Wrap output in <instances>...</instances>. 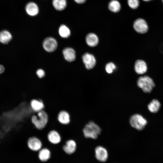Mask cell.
<instances>
[{"instance_id": "28", "label": "cell", "mask_w": 163, "mask_h": 163, "mask_svg": "<svg viewBox=\"0 0 163 163\" xmlns=\"http://www.w3.org/2000/svg\"><path fill=\"white\" fill-rule=\"evenodd\" d=\"M5 70L4 67L2 65H0V74L4 72Z\"/></svg>"}, {"instance_id": "2", "label": "cell", "mask_w": 163, "mask_h": 163, "mask_svg": "<svg viewBox=\"0 0 163 163\" xmlns=\"http://www.w3.org/2000/svg\"><path fill=\"white\" fill-rule=\"evenodd\" d=\"M49 120L47 113L44 110L32 115L31 118V122L38 130L44 128L47 125Z\"/></svg>"}, {"instance_id": "16", "label": "cell", "mask_w": 163, "mask_h": 163, "mask_svg": "<svg viewBox=\"0 0 163 163\" xmlns=\"http://www.w3.org/2000/svg\"><path fill=\"white\" fill-rule=\"evenodd\" d=\"M65 59L67 61L72 62L75 60L76 55L75 50L70 47L66 48L62 51Z\"/></svg>"}, {"instance_id": "6", "label": "cell", "mask_w": 163, "mask_h": 163, "mask_svg": "<svg viewBox=\"0 0 163 163\" xmlns=\"http://www.w3.org/2000/svg\"><path fill=\"white\" fill-rule=\"evenodd\" d=\"M27 145L30 150L34 152L40 150L43 147L41 141L38 137L35 136L30 137L27 141Z\"/></svg>"}, {"instance_id": "1", "label": "cell", "mask_w": 163, "mask_h": 163, "mask_svg": "<svg viewBox=\"0 0 163 163\" xmlns=\"http://www.w3.org/2000/svg\"><path fill=\"white\" fill-rule=\"evenodd\" d=\"M101 132V128L92 120L86 123L82 129L83 136L86 139H96Z\"/></svg>"}, {"instance_id": "27", "label": "cell", "mask_w": 163, "mask_h": 163, "mask_svg": "<svg viewBox=\"0 0 163 163\" xmlns=\"http://www.w3.org/2000/svg\"><path fill=\"white\" fill-rule=\"evenodd\" d=\"M87 0H74L75 2L78 4H82L85 3Z\"/></svg>"}, {"instance_id": "9", "label": "cell", "mask_w": 163, "mask_h": 163, "mask_svg": "<svg viewBox=\"0 0 163 163\" xmlns=\"http://www.w3.org/2000/svg\"><path fill=\"white\" fill-rule=\"evenodd\" d=\"M77 148L76 142L73 139H69L66 141L62 147V149L65 152L69 155L74 153Z\"/></svg>"}, {"instance_id": "11", "label": "cell", "mask_w": 163, "mask_h": 163, "mask_svg": "<svg viewBox=\"0 0 163 163\" xmlns=\"http://www.w3.org/2000/svg\"><path fill=\"white\" fill-rule=\"evenodd\" d=\"M95 152L96 158L98 161L104 162L107 160L108 154L107 150L104 147L98 146L95 148Z\"/></svg>"}, {"instance_id": "26", "label": "cell", "mask_w": 163, "mask_h": 163, "mask_svg": "<svg viewBox=\"0 0 163 163\" xmlns=\"http://www.w3.org/2000/svg\"><path fill=\"white\" fill-rule=\"evenodd\" d=\"M36 74L40 78H43L45 75L44 71L41 69H38L36 72Z\"/></svg>"}, {"instance_id": "14", "label": "cell", "mask_w": 163, "mask_h": 163, "mask_svg": "<svg viewBox=\"0 0 163 163\" xmlns=\"http://www.w3.org/2000/svg\"><path fill=\"white\" fill-rule=\"evenodd\" d=\"M134 69L137 74H143L147 71L148 68L147 64L143 60H138L135 62Z\"/></svg>"}, {"instance_id": "23", "label": "cell", "mask_w": 163, "mask_h": 163, "mask_svg": "<svg viewBox=\"0 0 163 163\" xmlns=\"http://www.w3.org/2000/svg\"><path fill=\"white\" fill-rule=\"evenodd\" d=\"M59 33L60 36L63 38H67L71 34L69 29L66 25H61L59 29Z\"/></svg>"}, {"instance_id": "25", "label": "cell", "mask_w": 163, "mask_h": 163, "mask_svg": "<svg viewBox=\"0 0 163 163\" xmlns=\"http://www.w3.org/2000/svg\"><path fill=\"white\" fill-rule=\"evenodd\" d=\"M115 65L113 62H110L107 63L105 66V70L109 73H112L116 69Z\"/></svg>"}, {"instance_id": "4", "label": "cell", "mask_w": 163, "mask_h": 163, "mask_svg": "<svg viewBox=\"0 0 163 163\" xmlns=\"http://www.w3.org/2000/svg\"><path fill=\"white\" fill-rule=\"evenodd\" d=\"M129 123L132 127L140 131L145 128L147 124V121L142 115L136 113L130 116Z\"/></svg>"}, {"instance_id": "19", "label": "cell", "mask_w": 163, "mask_h": 163, "mask_svg": "<svg viewBox=\"0 0 163 163\" xmlns=\"http://www.w3.org/2000/svg\"><path fill=\"white\" fill-rule=\"evenodd\" d=\"M109 10L111 12L117 13L119 12L121 8L120 2L117 0H111L108 5Z\"/></svg>"}, {"instance_id": "22", "label": "cell", "mask_w": 163, "mask_h": 163, "mask_svg": "<svg viewBox=\"0 0 163 163\" xmlns=\"http://www.w3.org/2000/svg\"><path fill=\"white\" fill-rule=\"evenodd\" d=\"M12 36L10 33L6 30L0 32V42L4 44L8 43L11 39Z\"/></svg>"}, {"instance_id": "20", "label": "cell", "mask_w": 163, "mask_h": 163, "mask_svg": "<svg viewBox=\"0 0 163 163\" xmlns=\"http://www.w3.org/2000/svg\"><path fill=\"white\" fill-rule=\"evenodd\" d=\"M161 104L157 99H154L150 101L147 107L149 110L152 113H156L159 110Z\"/></svg>"}, {"instance_id": "10", "label": "cell", "mask_w": 163, "mask_h": 163, "mask_svg": "<svg viewBox=\"0 0 163 163\" xmlns=\"http://www.w3.org/2000/svg\"><path fill=\"white\" fill-rule=\"evenodd\" d=\"M48 141L51 144L56 145L61 141V137L59 133L56 130H52L50 131L47 135Z\"/></svg>"}, {"instance_id": "12", "label": "cell", "mask_w": 163, "mask_h": 163, "mask_svg": "<svg viewBox=\"0 0 163 163\" xmlns=\"http://www.w3.org/2000/svg\"><path fill=\"white\" fill-rule=\"evenodd\" d=\"M30 105L32 110L36 113L44 110L45 105L41 99H33L30 102Z\"/></svg>"}, {"instance_id": "7", "label": "cell", "mask_w": 163, "mask_h": 163, "mask_svg": "<svg viewBox=\"0 0 163 163\" xmlns=\"http://www.w3.org/2000/svg\"><path fill=\"white\" fill-rule=\"evenodd\" d=\"M57 43L54 38L49 37L46 38L43 41V46L44 49L49 52L54 51L57 47Z\"/></svg>"}, {"instance_id": "18", "label": "cell", "mask_w": 163, "mask_h": 163, "mask_svg": "<svg viewBox=\"0 0 163 163\" xmlns=\"http://www.w3.org/2000/svg\"><path fill=\"white\" fill-rule=\"evenodd\" d=\"M38 157L39 159L43 162H45L48 160L51 156V152L47 148H42L39 151Z\"/></svg>"}, {"instance_id": "17", "label": "cell", "mask_w": 163, "mask_h": 163, "mask_svg": "<svg viewBox=\"0 0 163 163\" xmlns=\"http://www.w3.org/2000/svg\"><path fill=\"white\" fill-rule=\"evenodd\" d=\"M85 40L87 44L91 47L96 46L99 42L98 37L93 33L88 34L86 37Z\"/></svg>"}, {"instance_id": "3", "label": "cell", "mask_w": 163, "mask_h": 163, "mask_svg": "<svg viewBox=\"0 0 163 163\" xmlns=\"http://www.w3.org/2000/svg\"><path fill=\"white\" fill-rule=\"evenodd\" d=\"M137 86L146 93L151 92L155 86L153 79L148 76L139 77L137 82Z\"/></svg>"}, {"instance_id": "5", "label": "cell", "mask_w": 163, "mask_h": 163, "mask_svg": "<svg viewBox=\"0 0 163 163\" xmlns=\"http://www.w3.org/2000/svg\"><path fill=\"white\" fill-rule=\"evenodd\" d=\"M133 28L137 33L143 34L146 33L149 29L148 24L145 20L139 18L136 19L133 24Z\"/></svg>"}, {"instance_id": "21", "label": "cell", "mask_w": 163, "mask_h": 163, "mask_svg": "<svg viewBox=\"0 0 163 163\" xmlns=\"http://www.w3.org/2000/svg\"><path fill=\"white\" fill-rule=\"evenodd\" d=\"M52 5L56 10L61 11L66 7L67 1L66 0H53Z\"/></svg>"}, {"instance_id": "8", "label": "cell", "mask_w": 163, "mask_h": 163, "mask_svg": "<svg viewBox=\"0 0 163 163\" xmlns=\"http://www.w3.org/2000/svg\"><path fill=\"white\" fill-rule=\"evenodd\" d=\"M82 59L87 69H91L95 66L96 60L92 54L88 53H85L83 55Z\"/></svg>"}, {"instance_id": "30", "label": "cell", "mask_w": 163, "mask_h": 163, "mask_svg": "<svg viewBox=\"0 0 163 163\" xmlns=\"http://www.w3.org/2000/svg\"><path fill=\"white\" fill-rule=\"evenodd\" d=\"M162 0V2L163 3V0Z\"/></svg>"}, {"instance_id": "29", "label": "cell", "mask_w": 163, "mask_h": 163, "mask_svg": "<svg viewBox=\"0 0 163 163\" xmlns=\"http://www.w3.org/2000/svg\"><path fill=\"white\" fill-rule=\"evenodd\" d=\"M142 0L145 2H148L150 1H151L152 0Z\"/></svg>"}, {"instance_id": "15", "label": "cell", "mask_w": 163, "mask_h": 163, "mask_svg": "<svg viewBox=\"0 0 163 163\" xmlns=\"http://www.w3.org/2000/svg\"><path fill=\"white\" fill-rule=\"evenodd\" d=\"M25 10L29 15L34 16L38 14L39 12V8L36 3L30 2L26 5L25 7Z\"/></svg>"}, {"instance_id": "13", "label": "cell", "mask_w": 163, "mask_h": 163, "mask_svg": "<svg viewBox=\"0 0 163 163\" xmlns=\"http://www.w3.org/2000/svg\"><path fill=\"white\" fill-rule=\"evenodd\" d=\"M57 119L58 122L64 125H68L70 122V116L69 113L67 111L62 110L58 113Z\"/></svg>"}, {"instance_id": "24", "label": "cell", "mask_w": 163, "mask_h": 163, "mask_svg": "<svg viewBox=\"0 0 163 163\" xmlns=\"http://www.w3.org/2000/svg\"><path fill=\"white\" fill-rule=\"evenodd\" d=\"M127 3L129 6L133 9L137 8L140 4L139 0H127Z\"/></svg>"}]
</instances>
